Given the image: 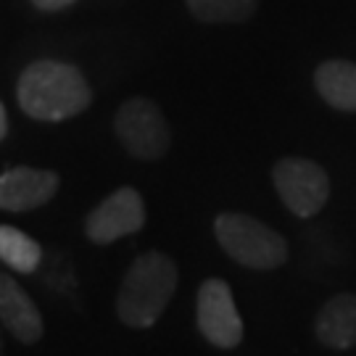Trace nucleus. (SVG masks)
I'll use <instances>...</instances> for the list:
<instances>
[{
	"label": "nucleus",
	"instance_id": "nucleus-4",
	"mask_svg": "<svg viewBox=\"0 0 356 356\" xmlns=\"http://www.w3.org/2000/svg\"><path fill=\"white\" fill-rule=\"evenodd\" d=\"M114 132L122 148L140 161H156L172 145L169 122L151 98H127L114 116Z\"/></svg>",
	"mask_w": 356,
	"mask_h": 356
},
{
	"label": "nucleus",
	"instance_id": "nucleus-7",
	"mask_svg": "<svg viewBox=\"0 0 356 356\" xmlns=\"http://www.w3.org/2000/svg\"><path fill=\"white\" fill-rule=\"evenodd\" d=\"M143 225H145L143 195L135 188H119L88 214L85 235L95 245H108L132 232H140Z\"/></svg>",
	"mask_w": 356,
	"mask_h": 356
},
{
	"label": "nucleus",
	"instance_id": "nucleus-6",
	"mask_svg": "<svg viewBox=\"0 0 356 356\" xmlns=\"http://www.w3.org/2000/svg\"><path fill=\"white\" fill-rule=\"evenodd\" d=\"M195 322L206 341L216 348H238L243 343V317L232 298V288L219 277H209L195 296Z\"/></svg>",
	"mask_w": 356,
	"mask_h": 356
},
{
	"label": "nucleus",
	"instance_id": "nucleus-13",
	"mask_svg": "<svg viewBox=\"0 0 356 356\" xmlns=\"http://www.w3.org/2000/svg\"><path fill=\"white\" fill-rule=\"evenodd\" d=\"M191 13L204 24H241L254 16L259 0H185Z\"/></svg>",
	"mask_w": 356,
	"mask_h": 356
},
{
	"label": "nucleus",
	"instance_id": "nucleus-9",
	"mask_svg": "<svg viewBox=\"0 0 356 356\" xmlns=\"http://www.w3.org/2000/svg\"><path fill=\"white\" fill-rule=\"evenodd\" d=\"M0 322L24 346L38 343L45 332L40 309L11 275H0Z\"/></svg>",
	"mask_w": 356,
	"mask_h": 356
},
{
	"label": "nucleus",
	"instance_id": "nucleus-11",
	"mask_svg": "<svg viewBox=\"0 0 356 356\" xmlns=\"http://www.w3.org/2000/svg\"><path fill=\"white\" fill-rule=\"evenodd\" d=\"M314 88L322 101L338 111H356V64L325 61L314 72Z\"/></svg>",
	"mask_w": 356,
	"mask_h": 356
},
{
	"label": "nucleus",
	"instance_id": "nucleus-1",
	"mask_svg": "<svg viewBox=\"0 0 356 356\" xmlns=\"http://www.w3.org/2000/svg\"><path fill=\"white\" fill-rule=\"evenodd\" d=\"M16 98L22 111L32 119L64 122L88 111L92 103V90L76 66L40 58L19 74Z\"/></svg>",
	"mask_w": 356,
	"mask_h": 356
},
{
	"label": "nucleus",
	"instance_id": "nucleus-3",
	"mask_svg": "<svg viewBox=\"0 0 356 356\" xmlns=\"http://www.w3.org/2000/svg\"><path fill=\"white\" fill-rule=\"evenodd\" d=\"M214 235L222 251L248 269L269 272L288 261V243L277 229L267 227L256 216L241 211H222L214 219Z\"/></svg>",
	"mask_w": 356,
	"mask_h": 356
},
{
	"label": "nucleus",
	"instance_id": "nucleus-15",
	"mask_svg": "<svg viewBox=\"0 0 356 356\" xmlns=\"http://www.w3.org/2000/svg\"><path fill=\"white\" fill-rule=\"evenodd\" d=\"M6 132H8V116H6V108H3V103H0V140L6 138Z\"/></svg>",
	"mask_w": 356,
	"mask_h": 356
},
{
	"label": "nucleus",
	"instance_id": "nucleus-2",
	"mask_svg": "<svg viewBox=\"0 0 356 356\" xmlns=\"http://www.w3.org/2000/svg\"><path fill=\"white\" fill-rule=\"evenodd\" d=\"M177 264L161 251L140 254L122 277L116 293V317L127 327L145 330L159 322L177 291Z\"/></svg>",
	"mask_w": 356,
	"mask_h": 356
},
{
	"label": "nucleus",
	"instance_id": "nucleus-5",
	"mask_svg": "<svg viewBox=\"0 0 356 356\" xmlns=\"http://www.w3.org/2000/svg\"><path fill=\"white\" fill-rule=\"evenodd\" d=\"M272 182L282 204L301 219L317 216L330 198V177L312 159H280L272 166Z\"/></svg>",
	"mask_w": 356,
	"mask_h": 356
},
{
	"label": "nucleus",
	"instance_id": "nucleus-16",
	"mask_svg": "<svg viewBox=\"0 0 356 356\" xmlns=\"http://www.w3.org/2000/svg\"><path fill=\"white\" fill-rule=\"evenodd\" d=\"M0 356H6V343H3V332H0Z\"/></svg>",
	"mask_w": 356,
	"mask_h": 356
},
{
	"label": "nucleus",
	"instance_id": "nucleus-14",
	"mask_svg": "<svg viewBox=\"0 0 356 356\" xmlns=\"http://www.w3.org/2000/svg\"><path fill=\"white\" fill-rule=\"evenodd\" d=\"M35 3V8H40V11H64V8H69V6H74L76 0H32Z\"/></svg>",
	"mask_w": 356,
	"mask_h": 356
},
{
	"label": "nucleus",
	"instance_id": "nucleus-8",
	"mask_svg": "<svg viewBox=\"0 0 356 356\" xmlns=\"http://www.w3.org/2000/svg\"><path fill=\"white\" fill-rule=\"evenodd\" d=\"M58 175L38 166H13L0 175V209L32 211L48 204L58 191Z\"/></svg>",
	"mask_w": 356,
	"mask_h": 356
},
{
	"label": "nucleus",
	"instance_id": "nucleus-12",
	"mask_svg": "<svg viewBox=\"0 0 356 356\" xmlns=\"http://www.w3.org/2000/svg\"><path fill=\"white\" fill-rule=\"evenodd\" d=\"M0 261H6L13 272L29 275L42 261V248L35 238L11 225H0Z\"/></svg>",
	"mask_w": 356,
	"mask_h": 356
},
{
	"label": "nucleus",
	"instance_id": "nucleus-10",
	"mask_svg": "<svg viewBox=\"0 0 356 356\" xmlns=\"http://www.w3.org/2000/svg\"><path fill=\"white\" fill-rule=\"evenodd\" d=\"M314 335L325 348L348 351L356 346V293L327 298L314 317Z\"/></svg>",
	"mask_w": 356,
	"mask_h": 356
}]
</instances>
